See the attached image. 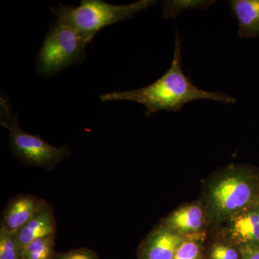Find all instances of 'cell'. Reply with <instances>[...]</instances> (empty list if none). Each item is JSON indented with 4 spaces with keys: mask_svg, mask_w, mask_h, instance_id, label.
Segmentation results:
<instances>
[{
    "mask_svg": "<svg viewBox=\"0 0 259 259\" xmlns=\"http://www.w3.org/2000/svg\"><path fill=\"white\" fill-rule=\"evenodd\" d=\"M241 252L240 250L232 244L228 243H214L209 251V259H240Z\"/></svg>",
    "mask_w": 259,
    "mask_h": 259,
    "instance_id": "15",
    "label": "cell"
},
{
    "mask_svg": "<svg viewBox=\"0 0 259 259\" xmlns=\"http://www.w3.org/2000/svg\"><path fill=\"white\" fill-rule=\"evenodd\" d=\"M156 3L153 0H141L131 4L115 5L102 0H81L79 7L60 4L53 8L52 13L57 17V23L72 29L90 42L101 29L132 19Z\"/></svg>",
    "mask_w": 259,
    "mask_h": 259,
    "instance_id": "3",
    "label": "cell"
},
{
    "mask_svg": "<svg viewBox=\"0 0 259 259\" xmlns=\"http://www.w3.org/2000/svg\"><path fill=\"white\" fill-rule=\"evenodd\" d=\"M88 40L72 29L56 23L51 26L37 57V69L44 76H51L85 59Z\"/></svg>",
    "mask_w": 259,
    "mask_h": 259,
    "instance_id": "5",
    "label": "cell"
},
{
    "mask_svg": "<svg viewBox=\"0 0 259 259\" xmlns=\"http://www.w3.org/2000/svg\"><path fill=\"white\" fill-rule=\"evenodd\" d=\"M224 223L225 236L238 249L259 247V197Z\"/></svg>",
    "mask_w": 259,
    "mask_h": 259,
    "instance_id": "6",
    "label": "cell"
},
{
    "mask_svg": "<svg viewBox=\"0 0 259 259\" xmlns=\"http://www.w3.org/2000/svg\"><path fill=\"white\" fill-rule=\"evenodd\" d=\"M203 239L202 233L192 235L182 243L172 259H200Z\"/></svg>",
    "mask_w": 259,
    "mask_h": 259,
    "instance_id": "14",
    "label": "cell"
},
{
    "mask_svg": "<svg viewBox=\"0 0 259 259\" xmlns=\"http://www.w3.org/2000/svg\"><path fill=\"white\" fill-rule=\"evenodd\" d=\"M258 197V175L246 167H231L213 180L207 189V218L215 225L226 223Z\"/></svg>",
    "mask_w": 259,
    "mask_h": 259,
    "instance_id": "2",
    "label": "cell"
},
{
    "mask_svg": "<svg viewBox=\"0 0 259 259\" xmlns=\"http://www.w3.org/2000/svg\"><path fill=\"white\" fill-rule=\"evenodd\" d=\"M54 259H98V257L93 250L81 248L59 253Z\"/></svg>",
    "mask_w": 259,
    "mask_h": 259,
    "instance_id": "16",
    "label": "cell"
},
{
    "mask_svg": "<svg viewBox=\"0 0 259 259\" xmlns=\"http://www.w3.org/2000/svg\"><path fill=\"white\" fill-rule=\"evenodd\" d=\"M228 4L238 20L240 37H259V0H231Z\"/></svg>",
    "mask_w": 259,
    "mask_h": 259,
    "instance_id": "11",
    "label": "cell"
},
{
    "mask_svg": "<svg viewBox=\"0 0 259 259\" xmlns=\"http://www.w3.org/2000/svg\"><path fill=\"white\" fill-rule=\"evenodd\" d=\"M56 230L55 213L51 205L47 202L15 233L19 245L23 251L24 248L32 241L55 234Z\"/></svg>",
    "mask_w": 259,
    "mask_h": 259,
    "instance_id": "9",
    "label": "cell"
},
{
    "mask_svg": "<svg viewBox=\"0 0 259 259\" xmlns=\"http://www.w3.org/2000/svg\"><path fill=\"white\" fill-rule=\"evenodd\" d=\"M190 236L181 234L165 226L154 228L143 242L139 259H172L182 243Z\"/></svg>",
    "mask_w": 259,
    "mask_h": 259,
    "instance_id": "7",
    "label": "cell"
},
{
    "mask_svg": "<svg viewBox=\"0 0 259 259\" xmlns=\"http://www.w3.org/2000/svg\"><path fill=\"white\" fill-rule=\"evenodd\" d=\"M102 102L131 101L146 108V115L166 110L180 112L186 104L199 100H209L223 103H236L233 97L218 92H208L197 88L182 68V47L178 32L175 39L173 61L161 78L145 88L128 91L112 92L102 95Z\"/></svg>",
    "mask_w": 259,
    "mask_h": 259,
    "instance_id": "1",
    "label": "cell"
},
{
    "mask_svg": "<svg viewBox=\"0 0 259 259\" xmlns=\"http://www.w3.org/2000/svg\"><path fill=\"white\" fill-rule=\"evenodd\" d=\"M0 124L10 132V151L17 159L27 166L52 171L71 155L67 145L55 147L40 136L22 129L19 125L18 115L13 112L9 101L3 96L0 101Z\"/></svg>",
    "mask_w": 259,
    "mask_h": 259,
    "instance_id": "4",
    "label": "cell"
},
{
    "mask_svg": "<svg viewBox=\"0 0 259 259\" xmlns=\"http://www.w3.org/2000/svg\"><path fill=\"white\" fill-rule=\"evenodd\" d=\"M0 259H22L16 233L0 229Z\"/></svg>",
    "mask_w": 259,
    "mask_h": 259,
    "instance_id": "13",
    "label": "cell"
},
{
    "mask_svg": "<svg viewBox=\"0 0 259 259\" xmlns=\"http://www.w3.org/2000/svg\"><path fill=\"white\" fill-rule=\"evenodd\" d=\"M206 218L207 214L200 205L190 204L172 212L165 220L164 225L181 234L190 236L202 233Z\"/></svg>",
    "mask_w": 259,
    "mask_h": 259,
    "instance_id": "10",
    "label": "cell"
},
{
    "mask_svg": "<svg viewBox=\"0 0 259 259\" xmlns=\"http://www.w3.org/2000/svg\"><path fill=\"white\" fill-rule=\"evenodd\" d=\"M47 203L45 199L31 194H19L13 197L2 214V229L16 233Z\"/></svg>",
    "mask_w": 259,
    "mask_h": 259,
    "instance_id": "8",
    "label": "cell"
},
{
    "mask_svg": "<svg viewBox=\"0 0 259 259\" xmlns=\"http://www.w3.org/2000/svg\"><path fill=\"white\" fill-rule=\"evenodd\" d=\"M239 250L241 259H259V247H244Z\"/></svg>",
    "mask_w": 259,
    "mask_h": 259,
    "instance_id": "17",
    "label": "cell"
},
{
    "mask_svg": "<svg viewBox=\"0 0 259 259\" xmlns=\"http://www.w3.org/2000/svg\"><path fill=\"white\" fill-rule=\"evenodd\" d=\"M55 234L32 241L22 251V259H54Z\"/></svg>",
    "mask_w": 259,
    "mask_h": 259,
    "instance_id": "12",
    "label": "cell"
}]
</instances>
